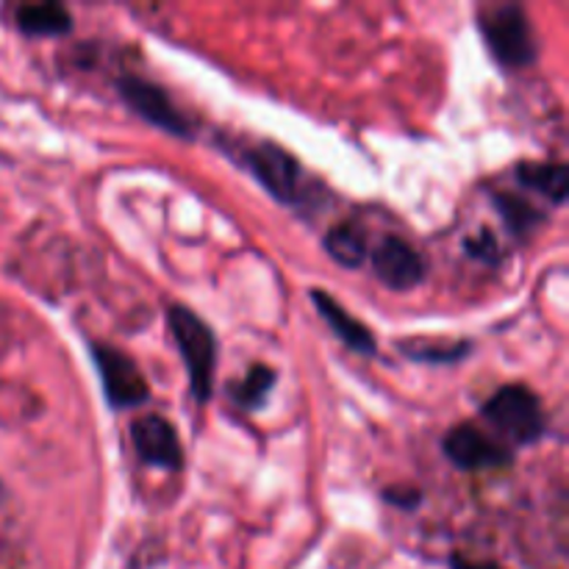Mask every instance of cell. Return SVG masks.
I'll return each mask as SVG.
<instances>
[{"label":"cell","mask_w":569,"mask_h":569,"mask_svg":"<svg viewBox=\"0 0 569 569\" xmlns=\"http://www.w3.org/2000/svg\"><path fill=\"white\" fill-rule=\"evenodd\" d=\"M167 326H170L172 339H176L178 350H181L183 367H187L189 376V389H192V395L200 403H206L211 398L217 370L214 331L187 306H172L167 311Z\"/></svg>","instance_id":"1"},{"label":"cell","mask_w":569,"mask_h":569,"mask_svg":"<svg viewBox=\"0 0 569 569\" xmlns=\"http://www.w3.org/2000/svg\"><path fill=\"white\" fill-rule=\"evenodd\" d=\"M478 26H481L483 39H487L489 50H492L500 64L509 67V70L533 64V59H537V37H533L531 20L522 11V6L509 3L481 11Z\"/></svg>","instance_id":"2"},{"label":"cell","mask_w":569,"mask_h":569,"mask_svg":"<svg viewBox=\"0 0 569 569\" xmlns=\"http://www.w3.org/2000/svg\"><path fill=\"white\" fill-rule=\"evenodd\" d=\"M483 417L517 445H533L545 437V411L528 387L511 383L498 389L483 406Z\"/></svg>","instance_id":"3"},{"label":"cell","mask_w":569,"mask_h":569,"mask_svg":"<svg viewBox=\"0 0 569 569\" xmlns=\"http://www.w3.org/2000/svg\"><path fill=\"white\" fill-rule=\"evenodd\" d=\"M92 361L100 372L106 398L114 409H133L150 398L148 381L128 353L111 345H92Z\"/></svg>","instance_id":"4"},{"label":"cell","mask_w":569,"mask_h":569,"mask_svg":"<svg viewBox=\"0 0 569 569\" xmlns=\"http://www.w3.org/2000/svg\"><path fill=\"white\" fill-rule=\"evenodd\" d=\"M242 161L256 181L278 198L281 203H298L300 200V164L283 148L270 142L253 144L242 150Z\"/></svg>","instance_id":"5"},{"label":"cell","mask_w":569,"mask_h":569,"mask_svg":"<svg viewBox=\"0 0 569 569\" xmlns=\"http://www.w3.org/2000/svg\"><path fill=\"white\" fill-rule=\"evenodd\" d=\"M117 89H120L122 100L137 111L139 117L150 122V126L161 128V131L172 133V137H189L192 126H189L187 117L181 114L176 103L167 98V92L156 83L144 81L139 76H126L117 81Z\"/></svg>","instance_id":"6"},{"label":"cell","mask_w":569,"mask_h":569,"mask_svg":"<svg viewBox=\"0 0 569 569\" xmlns=\"http://www.w3.org/2000/svg\"><path fill=\"white\" fill-rule=\"evenodd\" d=\"M445 456L453 461L459 470L481 472V470H506L511 465V450L483 433L478 426H456L445 437Z\"/></svg>","instance_id":"7"},{"label":"cell","mask_w":569,"mask_h":569,"mask_svg":"<svg viewBox=\"0 0 569 569\" xmlns=\"http://www.w3.org/2000/svg\"><path fill=\"white\" fill-rule=\"evenodd\" d=\"M367 259L372 261L378 281L395 292H409L426 278V259L400 237H383Z\"/></svg>","instance_id":"8"},{"label":"cell","mask_w":569,"mask_h":569,"mask_svg":"<svg viewBox=\"0 0 569 569\" xmlns=\"http://www.w3.org/2000/svg\"><path fill=\"white\" fill-rule=\"evenodd\" d=\"M131 439L144 465L161 467V470H181L183 448L170 420L159 415L142 417V420L133 422Z\"/></svg>","instance_id":"9"},{"label":"cell","mask_w":569,"mask_h":569,"mask_svg":"<svg viewBox=\"0 0 569 569\" xmlns=\"http://www.w3.org/2000/svg\"><path fill=\"white\" fill-rule=\"evenodd\" d=\"M311 298H315L322 320L333 328V333H337V337L342 339L350 350H356L359 356H376V350H378L376 333H372L365 322L356 320L348 309H342V306H339L331 295L320 292V289H317V292H311Z\"/></svg>","instance_id":"10"},{"label":"cell","mask_w":569,"mask_h":569,"mask_svg":"<svg viewBox=\"0 0 569 569\" xmlns=\"http://www.w3.org/2000/svg\"><path fill=\"white\" fill-rule=\"evenodd\" d=\"M517 181L556 206L567 200V167L559 161H526L517 167Z\"/></svg>","instance_id":"11"},{"label":"cell","mask_w":569,"mask_h":569,"mask_svg":"<svg viewBox=\"0 0 569 569\" xmlns=\"http://www.w3.org/2000/svg\"><path fill=\"white\" fill-rule=\"evenodd\" d=\"M17 26L31 37H61L72 28V17L61 3H26L17 9Z\"/></svg>","instance_id":"12"},{"label":"cell","mask_w":569,"mask_h":569,"mask_svg":"<svg viewBox=\"0 0 569 569\" xmlns=\"http://www.w3.org/2000/svg\"><path fill=\"white\" fill-rule=\"evenodd\" d=\"M326 250L331 253L333 261H339L348 270H356L367 261L370 256V244H367L365 228L356 226V222H342V226H333L326 237Z\"/></svg>","instance_id":"13"},{"label":"cell","mask_w":569,"mask_h":569,"mask_svg":"<svg viewBox=\"0 0 569 569\" xmlns=\"http://www.w3.org/2000/svg\"><path fill=\"white\" fill-rule=\"evenodd\" d=\"M276 387V370L267 365H253L248 370V376L231 387V400L239 409H259L267 400V395Z\"/></svg>","instance_id":"14"},{"label":"cell","mask_w":569,"mask_h":569,"mask_svg":"<svg viewBox=\"0 0 569 569\" xmlns=\"http://www.w3.org/2000/svg\"><path fill=\"white\" fill-rule=\"evenodd\" d=\"M409 359L417 361H433V365H445V361H459L470 350L467 342H400Z\"/></svg>","instance_id":"15"},{"label":"cell","mask_w":569,"mask_h":569,"mask_svg":"<svg viewBox=\"0 0 569 569\" xmlns=\"http://www.w3.org/2000/svg\"><path fill=\"white\" fill-rule=\"evenodd\" d=\"M498 209L503 211L506 220H509V226L517 228V231H522L528 222H533L542 217L539 211H533L528 203H517L515 198H498Z\"/></svg>","instance_id":"16"},{"label":"cell","mask_w":569,"mask_h":569,"mask_svg":"<svg viewBox=\"0 0 569 569\" xmlns=\"http://www.w3.org/2000/svg\"><path fill=\"white\" fill-rule=\"evenodd\" d=\"M450 567L453 569H503V567L495 565V561H472V559H465V556H453V559H450Z\"/></svg>","instance_id":"17"},{"label":"cell","mask_w":569,"mask_h":569,"mask_svg":"<svg viewBox=\"0 0 569 569\" xmlns=\"http://www.w3.org/2000/svg\"><path fill=\"white\" fill-rule=\"evenodd\" d=\"M387 498L392 500L395 506H403V509H415V506L420 503V492H415V489H409V495H400L398 489H392V492H389Z\"/></svg>","instance_id":"18"}]
</instances>
